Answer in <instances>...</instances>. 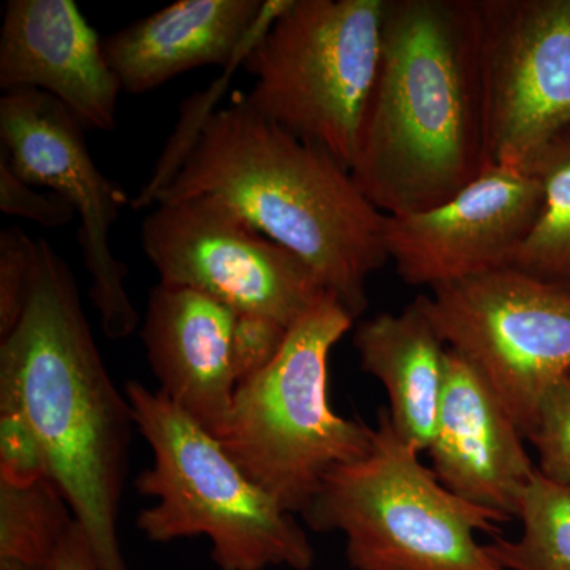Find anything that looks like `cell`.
<instances>
[{
  "label": "cell",
  "mask_w": 570,
  "mask_h": 570,
  "mask_svg": "<svg viewBox=\"0 0 570 570\" xmlns=\"http://www.w3.org/2000/svg\"><path fill=\"white\" fill-rule=\"evenodd\" d=\"M354 347L360 367L389 395V417L401 441L426 452L444 395L449 347L417 299L400 314L358 322Z\"/></svg>",
  "instance_id": "obj_17"
},
{
  "label": "cell",
  "mask_w": 570,
  "mask_h": 570,
  "mask_svg": "<svg viewBox=\"0 0 570 570\" xmlns=\"http://www.w3.org/2000/svg\"><path fill=\"white\" fill-rule=\"evenodd\" d=\"M41 479L50 478L31 423L17 409L0 407V482L24 487Z\"/></svg>",
  "instance_id": "obj_23"
},
{
  "label": "cell",
  "mask_w": 570,
  "mask_h": 570,
  "mask_svg": "<svg viewBox=\"0 0 570 570\" xmlns=\"http://www.w3.org/2000/svg\"><path fill=\"white\" fill-rule=\"evenodd\" d=\"M288 330L268 317L236 313L232 360L238 385L264 370L283 347Z\"/></svg>",
  "instance_id": "obj_25"
},
{
  "label": "cell",
  "mask_w": 570,
  "mask_h": 570,
  "mask_svg": "<svg viewBox=\"0 0 570 570\" xmlns=\"http://www.w3.org/2000/svg\"><path fill=\"white\" fill-rule=\"evenodd\" d=\"M0 407L39 438L48 478L88 535L100 570H127L118 523L135 426L82 309L70 266L37 239L31 296L0 340Z\"/></svg>",
  "instance_id": "obj_2"
},
{
  "label": "cell",
  "mask_w": 570,
  "mask_h": 570,
  "mask_svg": "<svg viewBox=\"0 0 570 570\" xmlns=\"http://www.w3.org/2000/svg\"><path fill=\"white\" fill-rule=\"evenodd\" d=\"M354 324L335 296L321 299L288 330L275 358L236 387L216 436L247 478L294 515L333 469L373 448L374 428L330 404V355Z\"/></svg>",
  "instance_id": "obj_5"
},
{
  "label": "cell",
  "mask_w": 570,
  "mask_h": 570,
  "mask_svg": "<svg viewBox=\"0 0 570 570\" xmlns=\"http://www.w3.org/2000/svg\"><path fill=\"white\" fill-rule=\"evenodd\" d=\"M527 439L538 452L540 474L570 491V376L543 397Z\"/></svg>",
  "instance_id": "obj_21"
},
{
  "label": "cell",
  "mask_w": 570,
  "mask_h": 570,
  "mask_svg": "<svg viewBox=\"0 0 570 570\" xmlns=\"http://www.w3.org/2000/svg\"><path fill=\"white\" fill-rule=\"evenodd\" d=\"M0 156L22 181L47 187L80 216L78 243L91 277L89 298L105 336L132 335L140 316L126 291L127 266L112 254L110 232L132 204L126 190L94 163L85 127L50 94L17 89L0 99Z\"/></svg>",
  "instance_id": "obj_10"
},
{
  "label": "cell",
  "mask_w": 570,
  "mask_h": 570,
  "mask_svg": "<svg viewBox=\"0 0 570 570\" xmlns=\"http://www.w3.org/2000/svg\"><path fill=\"white\" fill-rule=\"evenodd\" d=\"M542 202L531 170L490 165L442 204L389 216V262L404 283L428 291L512 268Z\"/></svg>",
  "instance_id": "obj_12"
},
{
  "label": "cell",
  "mask_w": 570,
  "mask_h": 570,
  "mask_svg": "<svg viewBox=\"0 0 570 570\" xmlns=\"http://www.w3.org/2000/svg\"><path fill=\"white\" fill-rule=\"evenodd\" d=\"M569 376H570V374H569Z\"/></svg>",
  "instance_id": "obj_27"
},
{
  "label": "cell",
  "mask_w": 570,
  "mask_h": 570,
  "mask_svg": "<svg viewBox=\"0 0 570 570\" xmlns=\"http://www.w3.org/2000/svg\"><path fill=\"white\" fill-rule=\"evenodd\" d=\"M154 206L142 220L141 246L160 284L194 288L287 330L330 295L302 258L219 198L198 195Z\"/></svg>",
  "instance_id": "obj_9"
},
{
  "label": "cell",
  "mask_w": 570,
  "mask_h": 570,
  "mask_svg": "<svg viewBox=\"0 0 570 570\" xmlns=\"http://www.w3.org/2000/svg\"><path fill=\"white\" fill-rule=\"evenodd\" d=\"M236 311L212 296L157 284L149 292L141 341L159 390L217 436L238 381L232 360Z\"/></svg>",
  "instance_id": "obj_16"
},
{
  "label": "cell",
  "mask_w": 570,
  "mask_h": 570,
  "mask_svg": "<svg viewBox=\"0 0 570 570\" xmlns=\"http://www.w3.org/2000/svg\"><path fill=\"white\" fill-rule=\"evenodd\" d=\"M73 513L50 479L17 487L0 482V570H45Z\"/></svg>",
  "instance_id": "obj_19"
},
{
  "label": "cell",
  "mask_w": 570,
  "mask_h": 570,
  "mask_svg": "<svg viewBox=\"0 0 570 570\" xmlns=\"http://www.w3.org/2000/svg\"><path fill=\"white\" fill-rule=\"evenodd\" d=\"M521 534L493 538L491 557L508 570H570V491L535 469L521 498Z\"/></svg>",
  "instance_id": "obj_20"
},
{
  "label": "cell",
  "mask_w": 570,
  "mask_h": 570,
  "mask_svg": "<svg viewBox=\"0 0 570 570\" xmlns=\"http://www.w3.org/2000/svg\"><path fill=\"white\" fill-rule=\"evenodd\" d=\"M487 167L480 0H385L356 186L400 216L442 204Z\"/></svg>",
  "instance_id": "obj_1"
},
{
  "label": "cell",
  "mask_w": 570,
  "mask_h": 570,
  "mask_svg": "<svg viewBox=\"0 0 570 570\" xmlns=\"http://www.w3.org/2000/svg\"><path fill=\"white\" fill-rule=\"evenodd\" d=\"M45 570H100L88 535L75 521Z\"/></svg>",
  "instance_id": "obj_26"
},
{
  "label": "cell",
  "mask_w": 570,
  "mask_h": 570,
  "mask_svg": "<svg viewBox=\"0 0 570 570\" xmlns=\"http://www.w3.org/2000/svg\"><path fill=\"white\" fill-rule=\"evenodd\" d=\"M37 242L21 227L0 232V340L20 324L36 275Z\"/></svg>",
  "instance_id": "obj_22"
},
{
  "label": "cell",
  "mask_w": 570,
  "mask_h": 570,
  "mask_svg": "<svg viewBox=\"0 0 570 570\" xmlns=\"http://www.w3.org/2000/svg\"><path fill=\"white\" fill-rule=\"evenodd\" d=\"M0 88L50 94L85 129L111 132L121 82L104 40L73 0H9L0 29Z\"/></svg>",
  "instance_id": "obj_13"
},
{
  "label": "cell",
  "mask_w": 570,
  "mask_h": 570,
  "mask_svg": "<svg viewBox=\"0 0 570 570\" xmlns=\"http://www.w3.org/2000/svg\"><path fill=\"white\" fill-rule=\"evenodd\" d=\"M415 299L445 346L485 379L530 436L543 397L570 374V296L502 268Z\"/></svg>",
  "instance_id": "obj_8"
},
{
  "label": "cell",
  "mask_w": 570,
  "mask_h": 570,
  "mask_svg": "<svg viewBox=\"0 0 570 570\" xmlns=\"http://www.w3.org/2000/svg\"><path fill=\"white\" fill-rule=\"evenodd\" d=\"M153 464L137 491L154 499L137 527L151 542L206 538L220 570H309L316 550L295 515L245 474L219 439L137 381L124 389Z\"/></svg>",
  "instance_id": "obj_4"
},
{
  "label": "cell",
  "mask_w": 570,
  "mask_h": 570,
  "mask_svg": "<svg viewBox=\"0 0 570 570\" xmlns=\"http://www.w3.org/2000/svg\"><path fill=\"white\" fill-rule=\"evenodd\" d=\"M212 195L294 253L358 321L367 281L389 262L387 219L351 170L247 105L206 116L178 174L154 205Z\"/></svg>",
  "instance_id": "obj_3"
},
{
  "label": "cell",
  "mask_w": 570,
  "mask_h": 570,
  "mask_svg": "<svg viewBox=\"0 0 570 570\" xmlns=\"http://www.w3.org/2000/svg\"><path fill=\"white\" fill-rule=\"evenodd\" d=\"M490 165L530 170L570 129V0H480Z\"/></svg>",
  "instance_id": "obj_11"
},
{
  "label": "cell",
  "mask_w": 570,
  "mask_h": 570,
  "mask_svg": "<svg viewBox=\"0 0 570 570\" xmlns=\"http://www.w3.org/2000/svg\"><path fill=\"white\" fill-rule=\"evenodd\" d=\"M530 170L542 184V208L512 268L570 296V129L547 145Z\"/></svg>",
  "instance_id": "obj_18"
},
{
  "label": "cell",
  "mask_w": 570,
  "mask_h": 570,
  "mask_svg": "<svg viewBox=\"0 0 570 570\" xmlns=\"http://www.w3.org/2000/svg\"><path fill=\"white\" fill-rule=\"evenodd\" d=\"M523 439L485 379L449 348L444 395L426 450L439 482L478 508L517 519L538 469Z\"/></svg>",
  "instance_id": "obj_14"
},
{
  "label": "cell",
  "mask_w": 570,
  "mask_h": 570,
  "mask_svg": "<svg viewBox=\"0 0 570 570\" xmlns=\"http://www.w3.org/2000/svg\"><path fill=\"white\" fill-rule=\"evenodd\" d=\"M291 0H179L111 33L105 56L122 91H154L187 71L234 66Z\"/></svg>",
  "instance_id": "obj_15"
},
{
  "label": "cell",
  "mask_w": 570,
  "mask_h": 570,
  "mask_svg": "<svg viewBox=\"0 0 570 570\" xmlns=\"http://www.w3.org/2000/svg\"><path fill=\"white\" fill-rule=\"evenodd\" d=\"M0 212L24 217L45 228L66 227L77 216L73 206L61 195L39 193L22 181L3 156H0Z\"/></svg>",
  "instance_id": "obj_24"
},
{
  "label": "cell",
  "mask_w": 570,
  "mask_h": 570,
  "mask_svg": "<svg viewBox=\"0 0 570 570\" xmlns=\"http://www.w3.org/2000/svg\"><path fill=\"white\" fill-rule=\"evenodd\" d=\"M385 0H291L247 51V105L351 170L376 81Z\"/></svg>",
  "instance_id": "obj_7"
},
{
  "label": "cell",
  "mask_w": 570,
  "mask_h": 570,
  "mask_svg": "<svg viewBox=\"0 0 570 570\" xmlns=\"http://www.w3.org/2000/svg\"><path fill=\"white\" fill-rule=\"evenodd\" d=\"M302 515L311 530L343 534L355 570H508L479 542L508 520L445 489L397 436L387 409L370 452L333 469Z\"/></svg>",
  "instance_id": "obj_6"
}]
</instances>
